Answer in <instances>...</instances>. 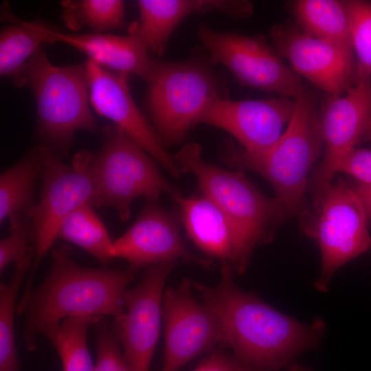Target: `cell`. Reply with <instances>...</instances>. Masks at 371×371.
Segmentation results:
<instances>
[{"mask_svg": "<svg viewBox=\"0 0 371 371\" xmlns=\"http://www.w3.org/2000/svg\"><path fill=\"white\" fill-rule=\"evenodd\" d=\"M203 303L220 321L227 346L251 371H272L289 366L299 354L320 345L326 325L321 317L304 324L238 289L227 262L215 286L194 282Z\"/></svg>", "mask_w": 371, "mask_h": 371, "instance_id": "1", "label": "cell"}, {"mask_svg": "<svg viewBox=\"0 0 371 371\" xmlns=\"http://www.w3.org/2000/svg\"><path fill=\"white\" fill-rule=\"evenodd\" d=\"M71 252L67 245L52 250L45 278L18 313L24 318L22 339L28 351L36 350L38 336L45 328L67 317L109 316L117 320L125 314L124 295L138 270L84 267L74 261Z\"/></svg>", "mask_w": 371, "mask_h": 371, "instance_id": "2", "label": "cell"}, {"mask_svg": "<svg viewBox=\"0 0 371 371\" xmlns=\"http://www.w3.org/2000/svg\"><path fill=\"white\" fill-rule=\"evenodd\" d=\"M180 173L191 172L201 193L212 199L229 221L233 251L229 265L243 273L254 248L273 240L285 218L281 202L263 194L240 171H232L205 161L196 142L184 145L172 157Z\"/></svg>", "mask_w": 371, "mask_h": 371, "instance_id": "3", "label": "cell"}, {"mask_svg": "<svg viewBox=\"0 0 371 371\" xmlns=\"http://www.w3.org/2000/svg\"><path fill=\"white\" fill-rule=\"evenodd\" d=\"M323 146L315 100L304 89L295 99V110L286 131L270 149L251 154L228 142L223 161L232 168L251 170L264 177L274 189L288 217L302 207L308 189V175Z\"/></svg>", "mask_w": 371, "mask_h": 371, "instance_id": "4", "label": "cell"}, {"mask_svg": "<svg viewBox=\"0 0 371 371\" xmlns=\"http://www.w3.org/2000/svg\"><path fill=\"white\" fill-rule=\"evenodd\" d=\"M146 104L162 143L181 142L215 99L227 96L223 81L206 65L153 58Z\"/></svg>", "mask_w": 371, "mask_h": 371, "instance_id": "5", "label": "cell"}, {"mask_svg": "<svg viewBox=\"0 0 371 371\" xmlns=\"http://www.w3.org/2000/svg\"><path fill=\"white\" fill-rule=\"evenodd\" d=\"M42 181L39 201L27 212L34 237V258L18 302L21 308L33 289L40 262L56 240L63 220L74 210L92 202L95 193L93 157L87 150L78 153L71 166L63 163L47 146L38 147Z\"/></svg>", "mask_w": 371, "mask_h": 371, "instance_id": "6", "label": "cell"}, {"mask_svg": "<svg viewBox=\"0 0 371 371\" xmlns=\"http://www.w3.org/2000/svg\"><path fill=\"white\" fill-rule=\"evenodd\" d=\"M24 85L34 95L41 136L56 148L67 150L78 130L96 131L85 65H52L41 47L26 64Z\"/></svg>", "mask_w": 371, "mask_h": 371, "instance_id": "7", "label": "cell"}, {"mask_svg": "<svg viewBox=\"0 0 371 371\" xmlns=\"http://www.w3.org/2000/svg\"><path fill=\"white\" fill-rule=\"evenodd\" d=\"M104 142L93 157L95 207L114 208L126 221L135 198L158 199L161 193L173 200L180 191L161 175L151 156L119 127L103 128Z\"/></svg>", "mask_w": 371, "mask_h": 371, "instance_id": "8", "label": "cell"}, {"mask_svg": "<svg viewBox=\"0 0 371 371\" xmlns=\"http://www.w3.org/2000/svg\"><path fill=\"white\" fill-rule=\"evenodd\" d=\"M196 34L210 61L226 67L241 84L291 99L303 92L300 76L264 36L216 31L204 23Z\"/></svg>", "mask_w": 371, "mask_h": 371, "instance_id": "9", "label": "cell"}, {"mask_svg": "<svg viewBox=\"0 0 371 371\" xmlns=\"http://www.w3.org/2000/svg\"><path fill=\"white\" fill-rule=\"evenodd\" d=\"M318 212L313 234L321 251L322 269L315 286L325 292L339 267L371 249V236L360 199L342 179L329 187Z\"/></svg>", "mask_w": 371, "mask_h": 371, "instance_id": "10", "label": "cell"}, {"mask_svg": "<svg viewBox=\"0 0 371 371\" xmlns=\"http://www.w3.org/2000/svg\"><path fill=\"white\" fill-rule=\"evenodd\" d=\"M192 283L183 279L178 286L168 288L164 293L165 347L160 371H178L198 355L227 346L220 321L205 304L195 300Z\"/></svg>", "mask_w": 371, "mask_h": 371, "instance_id": "11", "label": "cell"}, {"mask_svg": "<svg viewBox=\"0 0 371 371\" xmlns=\"http://www.w3.org/2000/svg\"><path fill=\"white\" fill-rule=\"evenodd\" d=\"M370 117L371 82L356 83L342 95H329L319 111L324 154L308 183L317 211L339 161L360 142Z\"/></svg>", "mask_w": 371, "mask_h": 371, "instance_id": "12", "label": "cell"}, {"mask_svg": "<svg viewBox=\"0 0 371 371\" xmlns=\"http://www.w3.org/2000/svg\"><path fill=\"white\" fill-rule=\"evenodd\" d=\"M175 265L170 260L146 267L139 283L124 293V315L111 324L134 371H149L159 336L164 286Z\"/></svg>", "mask_w": 371, "mask_h": 371, "instance_id": "13", "label": "cell"}, {"mask_svg": "<svg viewBox=\"0 0 371 371\" xmlns=\"http://www.w3.org/2000/svg\"><path fill=\"white\" fill-rule=\"evenodd\" d=\"M270 44L293 70L330 95L344 94L352 85V47L316 38L298 25H277L269 30Z\"/></svg>", "mask_w": 371, "mask_h": 371, "instance_id": "14", "label": "cell"}, {"mask_svg": "<svg viewBox=\"0 0 371 371\" xmlns=\"http://www.w3.org/2000/svg\"><path fill=\"white\" fill-rule=\"evenodd\" d=\"M295 106V99L285 97L246 100L219 97L200 115L196 125L220 128L231 134L246 152L261 154L279 139Z\"/></svg>", "mask_w": 371, "mask_h": 371, "instance_id": "15", "label": "cell"}, {"mask_svg": "<svg viewBox=\"0 0 371 371\" xmlns=\"http://www.w3.org/2000/svg\"><path fill=\"white\" fill-rule=\"evenodd\" d=\"M89 98L98 114L113 122L170 175H180L155 129L135 103L128 76L104 69L91 60L85 64Z\"/></svg>", "mask_w": 371, "mask_h": 371, "instance_id": "16", "label": "cell"}, {"mask_svg": "<svg viewBox=\"0 0 371 371\" xmlns=\"http://www.w3.org/2000/svg\"><path fill=\"white\" fill-rule=\"evenodd\" d=\"M175 212L162 207L158 199H147L131 227L113 241V258L125 259L129 267H142L177 258L209 269L214 263L192 254L184 245Z\"/></svg>", "mask_w": 371, "mask_h": 371, "instance_id": "17", "label": "cell"}, {"mask_svg": "<svg viewBox=\"0 0 371 371\" xmlns=\"http://www.w3.org/2000/svg\"><path fill=\"white\" fill-rule=\"evenodd\" d=\"M137 5L136 30L148 50L159 56L175 29L192 14L214 11L245 19L253 13L251 3L246 0H139Z\"/></svg>", "mask_w": 371, "mask_h": 371, "instance_id": "18", "label": "cell"}, {"mask_svg": "<svg viewBox=\"0 0 371 371\" xmlns=\"http://www.w3.org/2000/svg\"><path fill=\"white\" fill-rule=\"evenodd\" d=\"M47 43L60 42L70 45L89 56L100 66L125 75H137L146 82L152 68L153 58L139 35L135 24L126 36L91 33L71 34L48 27Z\"/></svg>", "mask_w": 371, "mask_h": 371, "instance_id": "19", "label": "cell"}, {"mask_svg": "<svg viewBox=\"0 0 371 371\" xmlns=\"http://www.w3.org/2000/svg\"><path fill=\"white\" fill-rule=\"evenodd\" d=\"M174 201L178 204L188 236L205 254L229 264L233 251L231 224L221 208L201 194Z\"/></svg>", "mask_w": 371, "mask_h": 371, "instance_id": "20", "label": "cell"}, {"mask_svg": "<svg viewBox=\"0 0 371 371\" xmlns=\"http://www.w3.org/2000/svg\"><path fill=\"white\" fill-rule=\"evenodd\" d=\"M291 10L298 26L323 40L352 48L348 12L344 1L297 0Z\"/></svg>", "mask_w": 371, "mask_h": 371, "instance_id": "21", "label": "cell"}, {"mask_svg": "<svg viewBox=\"0 0 371 371\" xmlns=\"http://www.w3.org/2000/svg\"><path fill=\"white\" fill-rule=\"evenodd\" d=\"M41 173L39 148L31 150L0 177V221L27 213L33 206Z\"/></svg>", "mask_w": 371, "mask_h": 371, "instance_id": "22", "label": "cell"}, {"mask_svg": "<svg viewBox=\"0 0 371 371\" xmlns=\"http://www.w3.org/2000/svg\"><path fill=\"white\" fill-rule=\"evenodd\" d=\"M102 317L77 315L45 328L41 333L56 349L63 371H94L87 346V332Z\"/></svg>", "mask_w": 371, "mask_h": 371, "instance_id": "23", "label": "cell"}, {"mask_svg": "<svg viewBox=\"0 0 371 371\" xmlns=\"http://www.w3.org/2000/svg\"><path fill=\"white\" fill-rule=\"evenodd\" d=\"M48 27L38 22H23L4 27L0 34V74L23 85V73L32 56L47 43Z\"/></svg>", "mask_w": 371, "mask_h": 371, "instance_id": "24", "label": "cell"}, {"mask_svg": "<svg viewBox=\"0 0 371 371\" xmlns=\"http://www.w3.org/2000/svg\"><path fill=\"white\" fill-rule=\"evenodd\" d=\"M31 247L14 262V271L10 281L0 286V371H19L14 330L16 300L26 275L30 271L34 258Z\"/></svg>", "mask_w": 371, "mask_h": 371, "instance_id": "25", "label": "cell"}, {"mask_svg": "<svg viewBox=\"0 0 371 371\" xmlns=\"http://www.w3.org/2000/svg\"><path fill=\"white\" fill-rule=\"evenodd\" d=\"M93 207L92 202H87L71 212L61 223L57 238L82 247L106 264L113 258V241Z\"/></svg>", "mask_w": 371, "mask_h": 371, "instance_id": "26", "label": "cell"}, {"mask_svg": "<svg viewBox=\"0 0 371 371\" xmlns=\"http://www.w3.org/2000/svg\"><path fill=\"white\" fill-rule=\"evenodd\" d=\"M66 25L77 30L85 25L101 33L125 25L124 3L120 0H80L62 2Z\"/></svg>", "mask_w": 371, "mask_h": 371, "instance_id": "27", "label": "cell"}, {"mask_svg": "<svg viewBox=\"0 0 371 371\" xmlns=\"http://www.w3.org/2000/svg\"><path fill=\"white\" fill-rule=\"evenodd\" d=\"M350 25L353 51L357 56L354 78L356 83L371 82V3L344 1Z\"/></svg>", "mask_w": 371, "mask_h": 371, "instance_id": "28", "label": "cell"}, {"mask_svg": "<svg viewBox=\"0 0 371 371\" xmlns=\"http://www.w3.org/2000/svg\"><path fill=\"white\" fill-rule=\"evenodd\" d=\"M97 363L94 371H134L124 358L111 325L102 318L95 325Z\"/></svg>", "mask_w": 371, "mask_h": 371, "instance_id": "29", "label": "cell"}, {"mask_svg": "<svg viewBox=\"0 0 371 371\" xmlns=\"http://www.w3.org/2000/svg\"><path fill=\"white\" fill-rule=\"evenodd\" d=\"M10 220V234L0 242L1 273L11 262L29 250L34 240L32 221L27 213L18 215Z\"/></svg>", "mask_w": 371, "mask_h": 371, "instance_id": "30", "label": "cell"}, {"mask_svg": "<svg viewBox=\"0 0 371 371\" xmlns=\"http://www.w3.org/2000/svg\"><path fill=\"white\" fill-rule=\"evenodd\" d=\"M336 170L349 174L359 182L371 184V150L352 148L340 159Z\"/></svg>", "mask_w": 371, "mask_h": 371, "instance_id": "31", "label": "cell"}, {"mask_svg": "<svg viewBox=\"0 0 371 371\" xmlns=\"http://www.w3.org/2000/svg\"><path fill=\"white\" fill-rule=\"evenodd\" d=\"M193 371H251L234 355L214 352Z\"/></svg>", "mask_w": 371, "mask_h": 371, "instance_id": "32", "label": "cell"}, {"mask_svg": "<svg viewBox=\"0 0 371 371\" xmlns=\"http://www.w3.org/2000/svg\"><path fill=\"white\" fill-rule=\"evenodd\" d=\"M352 188L360 199L368 221L370 222L371 221V184L357 181Z\"/></svg>", "mask_w": 371, "mask_h": 371, "instance_id": "33", "label": "cell"}, {"mask_svg": "<svg viewBox=\"0 0 371 371\" xmlns=\"http://www.w3.org/2000/svg\"><path fill=\"white\" fill-rule=\"evenodd\" d=\"M289 371H312L304 365L298 363H291L289 366Z\"/></svg>", "mask_w": 371, "mask_h": 371, "instance_id": "34", "label": "cell"}, {"mask_svg": "<svg viewBox=\"0 0 371 371\" xmlns=\"http://www.w3.org/2000/svg\"><path fill=\"white\" fill-rule=\"evenodd\" d=\"M362 141L371 142V117L367 125L366 129L360 140V142Z\"/></svg>", "mask_w": 371, "mask_h": 371, "instance_id": "35", "label": "cell"}]
</instances>
